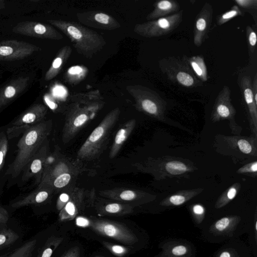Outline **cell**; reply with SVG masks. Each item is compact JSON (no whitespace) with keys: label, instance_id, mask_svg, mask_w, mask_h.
I'll list each match as a JSON object with an SVG mask.
<instances>
[{"label":"cell","instance_id":"6da1fadb","mask_svg":"<svg viewBox=\"0 0 257 257\" xmlns=\"http://www.w3.org/2000/svg\"><path fill=\"white\" fill-rule=\"evenodd\" d=\"M52 128V122L50 120L33 125L27 130L18 143L16 157L5 175H11L13 178L17 177L48 139Z\"/></svg>","mask_w":257,"mask_h":257},{"label":"cell","instance_id":"7a4b0ae2","mask_svg":"<svg viewBox=\"0 0 257 257\" xmlns=\"http://www.w3.org/2000/svg\"><path fill=\"white\" fill-rule=\"evenodd\" d=\"M118 108L107 114L88 137L78 150L76 159L81 161L98 158L105 149L112 130L119 115Z\"/></svg>","mask_w":257,"mask_h":257},{"label":"cell","instance_id":"3957f363","mask_svg":"<svg viewBox=\"0 0 257 257\" xmlns=\"http://www.w3.org/2000/svg\"><path fill=\"white\" fill-rule=\"evenodd\" d=\"M87 171L83 161L55 151L53 154H49L46 160L39 185L48 184L58 176L65 173H79L82 174Z\"/></svg>","mask_w":257,"mask_h":257},{"label":"cell","instance_id":"277c9868","mask_svg":"<svg viewBox=\"0 0 257 257\" xmlns=\"http://www.w3.org/2000/svg\"><path fill=\"white\" fill-rule=\"evenodd\" d=\"M162 72L174 83L187 87H196L202 82L182 59L175 57L163 58L159 62Z\"/></svg>","mask_w":257,"mask_h":257},{"label":"cell","instance_id":"5b68a950","mask_svg":"<svg viewBox=\"0 0 257 257\" xmlns=\"http://www.w3.org/2000/svg\"><path fill=\"white\" fill-rule=\"evenodd\" d=\"M89 227L99 234L112 238L124 244L133 245L138 240L136 235L126 226L111 220L90 219Z\"/></svg>","mask_w":257,"mask_h":257},{"label":"cell","instance_id":"8992f818","mask_svg":"<svg viewBox=\"0 0 257 257\" xmlns=\"http://www.w3.org/2000/svg\"><path fill=\"white\" fill-rule=\"evenodd\" d=\"M231 91L226 85H224L215 99L211 114V120L215 122L228 120L232 133L239 135L241 128L235 121L236 110L231 102Z\"/></svg>","mask_w":257,"mask_h":257},{"label":"cell","instance_id":"52a82bcc","mask_svg":"<svg viewBox=\"0 0 257 257\" xmlns=\"http://www.w3.org/2000/svg\"><path fill=\"white\" fill-rule=\"evenodd\" d=\"M183 10L156 20L144 23L140 26V34L147 37H160L176 29L182 21Z\"/></svg>","mask_w":257,"mask_h":257},{"label":"cell","instance_id":"ba28073f","mask_svg":"<svg viewBox=\"0 0 257 257\" xmlns=\"http://www.w3.org/2000/svg\"><path fill=\"white\" fill-rule=\"evenodd\" d=\"M95 199L94 189L88 191L76 187L70 200L60 211L59 220L63 222L74 219L79 212L84 209L86 203L92 204Z\"/></svg>","mask_w":257,"mask_h":257},{"label":"cell","instance_id":"9c48e42d","mask_svg":"<svg viewBox=\"0 0 257 257\" xmlns=\"http://www.w3.org/2000/svg\"><path fill=\"white\" fill-rule=\"evenodd\" d=\"M94 114L89 110L75 107L66 115L62 130V140L64 144L71 141L85 126Z\"/></svg>","mask_w":257,"mask_h":257},{"label":"cell","instance_id":"30bf717a","mask_svg":"<svg viewBox=\"0 0 257 257\" xmlns=\"http://www.w3.org/2000/svg\"><path fill=\"white\" fill-rule=\"evenodd\" d=\"M138 100V108L146 114L160 121L165 119L166 102L158 93L144 90Z\"/></svg>","mask_w":257,"mask_h":257},{"label":"cell","instance_id":"8fae6325","mask_svg":"<svg viewBox=\"0 0 257 257\" xmlns=\"http://www.w3.org/2000/svg\"><path fill=\"white\" fill-rule=\"evenodd\" d=\"M102 197L132 205L141 203L151 199V195L141 190L127 188H114L100 191ZM133 206V205H132Z\"/></svg>","mask_w":257,"mask_h":257},{"label":"cell","instance_id":"7c38bea8","mask_svg":"<svg viewBox=\"0 0 257 257\" xmlns=\"http://www.w3.org/2000/svg\"><path fill=\"white\" fill-rule=\"evenodd\" d=\"M213 8L206 3L196 16L193 31V42L196 46H200L206 40L211 25Z\"/></svg>","mask_w":257,"mask_h":257},{"label":"cell","instance_id":"4fadbf2b","mask_svg":"<svg viewBox=\"0 0 257 257\" xmlns=\"http://www.w3.org/2000/svg\"><path fill=\"white\" fill-rule=\"evenodd\" d=\"M49 155V146L48 139L34 156L23 171L24 180L34 177L36 183H40L46 160Z\"/></svg>","mask_w":257,"mask_h":257},{"label":"cell","instance_id":"5bb4252c","mask_svg":"<svg viewBox=\"0 0 257 257\" xmlns=\"http://www.w3.org/2000/svg\"><path fill=\"white\" fill-rule=\"evenodd\" d=\"M245 101L249 115V125L255 138L257 136V105L255 104L251 90V79L249 76H244L239 84Z\"/></svg>","mask_w":257,"mask_h":257},{"label":"cell","instance_id":"9a60e30c","mask_svg":"<svg viewBox=\"0 0 257 257\" xmlns=\"http://www.w3.org/2000/svg\"><path fill=\"white\" fill-rule=\"evenodd\" d=\"M94 203L96 210L103 215L122 216L133 211L132 205L119 202H110L103 198H96Z\"/></svg>","mask_w":257,"mask_h":257},{"label":"cell","instance_id":"2e32d148","mask_svg":"<svg viewBox=\"0 0 257 257\" xmlns=\"http://www.w3.org/2000/svg\"><path fill=\"white\" fill-rule=\"evenodd\" d=\"M53 192L54 190L47 185H39L36 191L14 202L11 207L18 209L28 205L40 204L46 201Z\"/></svg>","mask_w":257,"mask_h":257},{"label":"cell","instance_id":"e0dca14e","mask_svg":"<svg viewBox=\"0 0 257 257\" xmlns=\"http://www.w3.org/2000/svg\"><path fill=\"white\" fill-rule=\"evenodd\" d=\"M136 124V120L132 119L120 126L115 134L109 151L110 159H113L116 156L135 128Z\"/></svg>","mask_w":257,"mask_h":257},{"label":"cell","instance_id":"ac0fdd59","mask_svg":"<svg viewBox=\"0 0 257 257\" xmlns=\"http://www.w3.org/2000/svg\"><path fill=\"white\" fill-rule=\"evenodd\" d=\"M154 10L148 15V19H159L167 16L171 13H176L180 10L178 2L175 0H161L154 4Z\"/></svg>","mask_w":257,"mask_h":257},{"label":"cell","instance_id":"d6986e66","mask_svg":"<svg viewBox=\"0 0 257 257\" xmlns=\"http://www.w3.org/2000/svg\"><path fill=\"white\" fill-rule=\"evenodd\" d=\"M182 59L199 80L205 82L208 80L207 67L202 56L197 55L190 57L184 56Z\"/></svg>","mask_w":257,"mask_h":257},{"label":"cell","instance_id":"ffe728a7","mask_svg":"<svg viewBox=\"0 0 257 257\" xmlns=\"http://www.w3.org/2000/svg\"><path fill=\"white\" fill-rule=\"evenodd\" d=\"M81 174L79 173H65L58 176L50 183L45 185L51 187L54 192L62 191L71 186H74L77 177Z\"/></svg>","mask_w":257,"mask_h":257},{"label":"cell","instance_id":"44dd1931","mask_svg":"<svg viewBox=\"0 0 257 257\" xmlns=\"http://www.w3.org/2000/svg\"><path fill=\"white\" fill-rule=\"evenodd\" d=\"M200 192V189L181 191L163 200L161 204L165 206L181 205Z\"/></svg>","mask_w":257,"mask_h":257},{"label":"cell","instance_id":"7402d4cb","mask_svg":"<svg viewBox=\"0 0 257 257\" xmlns=\"http://www.w3.org/2000/svg\"><path fill=\"white\" fill-rule=\"evenodd\" d=\"M20 240V235L13 229L7 226L0 230V252L11 249Z\"/></svg>","mask_w":257,"mask_h":257},{"label":"cell","instance_id":"603a6c76","mask_svg":"<svg viewBox=\"0 0 257 257\" xmlns=\"http://www.w3.org/2000/svg\"><path fill=\"white\" fill-rule=\"evenodd\" d=\"M37 240L31 239L13 250L5 257H33Z\"/></svg>","mask_w":257,"mask_h":257},{"label":"cell","instance_id":"cb8c5ba5","mask_svg":"<svg viewBox=\"0 0 257 257\" xmlns=\"http://www.w3.org/2000/svg\"><path fill=\"white\" fill-rule=\"evenodd\" d=\"M44 110L29 111L13 123V126L33 125L40 123L44 116Z\"/></svg>","mask_w":257,"mask_h":257},{"label":"cell","instance_id":"d4e9b609","mask_svg":"<svg viewBox=\"0 0 257 257\" xmlns=\"http://www.w3.org/2000/svg\"><path fill=\"white\" fill-rule=\"evenodd\" d=\"M62 239L61 237H49L40 248L36 257H51L54 251L62 241Z\"/></svg>","mask_w":257,"mask_h":257},{"label":"cell","instance_id":"484cf974","mask_svg":"<svg viewBox=\"0 0 257 257\" xmlns=\"http://www.w3.org/2000/svg\"><path fill=\"white\" fill-rule=\"evenodd\" d=\"M240 188V185L236 183L226 190L219 197L216 202V208H220L226 205L233 200L237 195Z\"/></svg>","mask_w":257,"mask_h":257},{"label":"cell","instance_id":"4316f807","mask_svg":"<svg viewBox=\"0 0 257 257\" xmlns=\"http://www.w3.org/2000/svg\"><path fill=\"white\" fill-rule=\"evenodd\" d=\"M166 172L173 175H181L189 171L188 167L183 162L179 161H171L165 166Z\"/></svg>","mask_w":257,"mask_h":257},{"label":"cell","instance_id":"83f0119b","mask_svg":"<svg viewBox=\"0 0 257 257\" xmlns=\"http://www.w3.org/2000/svg\"><path fill=\"white\" fill-rule=\"evenodd\" d=\"M243 12L237 5H234L231 9L224 13L218 15L216 18L218 25L221 26L227 23L232 19L243 16Z\"/></svg>","mask_w":257,"mask_h":257},{"label":"cell","instance_id":"f1b7e54d","mask_svg":"<svg viewBox=\"0 0 257 257\" xmlns=\"http://www.w3.org/2000/svg\"><path fill=\"white\" fill-rule=\"evenodd\" d=\"M237 147L243 153L247 155L256 156V144L249 139L241 138L236 142Z\"/></svg>","mask_w":257,"mask_h":257},{"label":"cell","instance_id":"f546056e","mask_svg":"<svg viewBox=\"0 0 257 257\" xmlns=\"http://www.w3.org/2000/svg\"><path fill=\"white\" fill-rule=\"evenodd\" d=\"M76 188V186H72L62 190L56 202V208L58 211H60L70 200L75 191Z\"/></svg>","mask_w":257,"mask_h":257},{"label":"cell","instance_id":"4dcf8cb0","mask_svg":"<svg viewBox=\"0 0 257 257\" xmlns=\"http://www.w3.org/2000/svg\"><path fill=\"white\" fill-rule=\"evenodd\" d=\"M239 8L244 9L246 12L249 13L253 17L255 23L256 21V11L257 10V0H234Z\"/></svg>","mask_w":257,"mask_h":257},{"label":"cell","instance_id":"1f68e13d","mask_svg":"<svg viewBox=\"0 0 257 257\" xmlns=\"http://www.w3.org/2000/svg\"><path fill=\"white\" fill-rule=\"evenodd\" d=\"M237 218L224 217L218 220L214 224V228L218 232H224L230 228Z\"/></svg>","mask_w":257,"mask_h":257},{"label":"cell","instance_id":"d6a6232c","mask_svg":"<svg viewBox=\"0 0 257 257\" xmlns=\"http://www.w3.org/2000/svg\"><path fill=\"white\" fill-rule=\"evenodd\" d=\"M246 36L250 54L254 53L256 44V34L254 29L250 26L246 27Z\"/></svg>","mask_w":257,"mask_h":257},{"label":"cell","instance_id":"836d02e7","mask_svg":"<svg viewBox=\"0 0 257 257\" xmlns=\"http://www.w3.org/2000/svg\"><path fill=\"white\" fill-rule=\"evenodd\" d=\"M8 150V139L3 132L0 133V171L5 163V159Z\"/></svg>","mask_w":257,"mask_h":257},{"label":"cell","instance_id":"e575fe53","mask_svg":"<svg viewBox=\"0 0 257 257\" xmlns=\"http://www.w3.org/2000/svg\"><path fill=\"white\" fill-rule=\"evenodd\" d=\"M103 245L113 254L122 257L125 255L128 251L127 248L117 244H114L106 242H103Z\"/></svg>","mask_w":257,"mask_h":257},{"label":"cell","instance_id":"d590c367","mask_svg":"<svg viewBox=\"0 0 257 257\" xmlns=\"http://www.w3.org/2000/svg\"><path fill=\"white\" fill-rule=\"evenodd\" d=\"M32 126L29 125L13 126L8 129L7 135L9 139L18 137L20 134L24 133Z\"/></svg>","mask_w":257,"mask_h":257},{"label":"cell","instance_id":"8d00e7d4","mask_svg":"<svg viewBox=\"0 0 257 257\" xmlns=\"http://www.w3.org/2000/svg\"><path fill=\"white\" fill-rule=\"evenodd\" d=\"M257 172V161L248 163L237 170V173L239 174L255 173Z\"/></svg>","mask_w":257,"mask_h":257},{"label":"cell","instance_id":"74e56055","mask_svg":"<svg viewBox=\"0 0 257 257\" xmlns=\"http://www.w3.org/2000/svg\"><path fill=\"white\" fill-rule=\"evenodd\" d=\"M10 215L8 211L0 205V228H3L8 226Z\"/></svg>","mask_w":257,"mask_h":257},{"label":"cell","instance_id":"f35d334b","mask_svg":"<svg viewBox=\"0 0 257 257\" xmlns=\"http://www.w3.org/2000/svg\"><path fill=\"white\" fill-rule=\"evenodd\" d=\"M67 30L68 34L75 40H79L82 38L81 31L74 26H69Z\"/></svg>","mask_w":257,"mask_h":257},{"label":"cell","instance_id":"ab89813d","mask_svg":"<svg viewBox=\"0 0 257 257\" xmlns=\"http://www.w3.org/2000/svg\"><path fill=\"white\" fill-rule=\"evenodd\" d=\"M187 252L186 247L183 245H179L174 246L172 249V253L176 256H181Z\"/></svg>","mask_w":257,"mask_h":257},{"label":"cell","instance_id":"60d3db41","mask_svg":"<svg viewBox=\"0 0 257 257\" xmlns=\"http://www.w3.org/2000/svg\"><path fill=\"white\" fill-rule=\"evenodd\" d=\"M62 257H80V248L78 246L73 247L67 250Z\"/></svg>","mask_w":257,"mask_h":257},{"label":"cell","instance_id":"b9f144b4","mask_svg":"<svg viewBox=\"0 0 257 257\" xmlns=\"http://www.w3.org/2000/svg\"><path fill=\"white\" fill-rule=\"evenodd\" d=\"M192 211L196 216L200 218L204 214L205 208L200 204H195L192 207Z\"/></svg>","mask_w":257,"mask_h":257},{"label":"cell","instance_id":"7bdbcfd3","mask_svg":"<svg viewBox=\"0 0 257 257\" xmlns=\"http://www.w3.org/2000/svg\"><path fill=\"white\" fill-rule=\"evenodd\" d=\"M76 223L77 226L86 227H89L90 219L84 217H78L76 219Z\"/></svg>","mask_w":257,"mask_h":257},{"label":"cell","instance_id":"ee69618b","mask_svg":"<svg viewBox=\"0 0 257 257\" xmlns=\"http://www.w3.org/2000/svg\"><path fill=\"white\" fill-rule=\"evenodd\" d=\"M94 19L99 23L106 24L108 23L109 17L106 14L98 13L95 15Z\"/></svg>","mask_w":257,"mask_h":257},{"label":"cell","instance_id":"f6af8a7d","mask_svg":"<svg viewBox=\"0 0 257 257\" xmlns=\"http://www.w3.org/2000/svg\"><path fill=\"white\" fill-rule=\"evenodd\" d=\"M251 90L254 101L257 105V74L255 73L252 82H251Z\"/></svg>","mask_w":257,"mask_h":257},{"label":"cell","instance_id":"bcb514c9","mask_svg":"<svg viewBox=\"0 0 257 257\" xmlns=\"http://www.w3.org/2000/svg\"><path fill=\"white\" fill-rule=\"evenodd\" d=\"M13 49L9 46L0 47V55L2 56H9L12 54Z\"/></svg>","mask_w":257,"mask_h":257},{"label":"cell","instance_id":"7dc6e473","mask_svg":"<svg viewBox=\"0 0 257 257\" xmlns=\"http://www.w3.org/2000/svg\"><path fill=\"white\" fill-rule=\"evenodd\" d=\"M16 93V90L13 86H9L7 87L5 91V95L7 98H12L14 96Z\"/></svg>","mask_w":257,"mask_h":257},{"label":"cell","instance_id":"c3c4849f","mask_svg":"<svg viewBox=\"0 0 257 257\" xmlns=\"http://www.w3.org/2000/svg\"><path fill=\"white\" fill-rule=\"evenodd\" d=\"M82 68L79 66H75L70 67L68 72L69 74L74 75V74H79L82 72Z\"/></svg>","mask_w":257,"mask_h":257},{"label":"cell","instance_id":"681fc988","mask_svg":"<svg viewBox=\"0 0 257 257\" xmlns=\"http://www.w3.org/2000/svg\"><path fill=\"white\" fill-rule=\"evenodd\" d=\"M35 32L38 34H43L46 31L45 27L41 24H37L34 27Z\"/></svg>","mask_w":257,"mask_h":257},{"label":"cell","instance_id":"f907efd6","mask_svg":"<svg viewBox=\"0 0 257 257\" xmlns=\"http://www.w3.org/2000/svg\"><path fill=\"white\" fill-rule=\"evenodd\" d=\"M55 94L58 96H62L66 93V90L61 86H58L54 90Z\"/></svg>","mask_w":257,"mask_h":257},{"label":"cell","instance_id":"816d5d0a","mask_svg":"<svg viewBox=\"0 0 257 257\" xmlns=\"http://www.w3.org/2000/svg\"><path fill=\"white\" fill-rule=\"evenodd\" d=\"M62 62V59L60 57L56 58L53 61L52 64L53 67L54 68H59Z\"/></svg>","mask_w":257,"mask_h":257},{"label":"cell","instance_id":"f5cc1de1","mask_svg":"<svg viewBox=\"0 0 257 257\" xmlns=\"http://www.w3.org/2000/svg\"><path fill=\"white\" fill-rule=\"evenodd\" d=\"M45 101L47 103V104L51 108H53L55 107V104L51 101L48 98H47V97H45Z\"/></svg>","mask_w":257,"mask_h":257},{"label":"cell","instance_id":"db71d44e","mask_svg":"<svg viewBox=\"0 0 257 257\" xmlns=\"http://www.w3.org/2000/svg\"><path fill=\"white\" fill-rule=\"evenodd\" d=\"M219 257H231V254L229 252L225 251L220 254Z\"/></svg>","mask_w":257,"mask_h":257},{"label":"cell","instance_id":"11a10c76","mask_svg":"<svg viewBox=\"0 0 257 257\" xmlns=\"http://www.w3.org/2000/svg\"><path fill=\"white\" fill-rule=\"evenodd\" d=\"M255 230L256 231V230H257V222H255Z\"/></svg>","mask_w":257,"mask_h":257},{"label":"cell","instance_id":"9f6ffc18","mask_svg":"<svg viewBox=\"0 0 257 257\" xmlns=\"http://www.w3.org/2000/svg\"><path fill=\"white\" fill-rule=\"evenodd\" d=\"M2 228H0V230L2 229Z\"/></svg>","mask_w":257,"mask_h":257},{"label":"cell","instance_id":"6f0895ef","mask_svg":"<svg viewBox=\"0 0 257 257\" xmlns=\"http://www.w3.org/2000/svg\"><path fill=\"white\" fill-rule=\"evenodd\" d=\"M95 257H100V256H95Z\"/></svg>","mask_w":257,"mask_h":257}]
</instances>
